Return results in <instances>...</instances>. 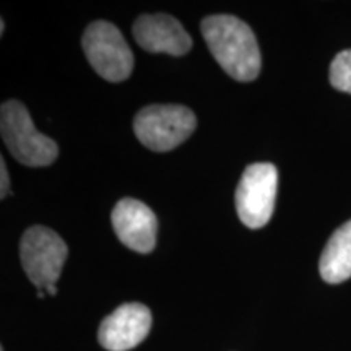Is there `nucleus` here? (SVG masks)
Here are the masks:
<instances>
[{"instance_id": "nucleus-1", "label": "nucleus", "mask_w": 351, "mask_h": 351, "mask_svg": "<svg viewBox=\"0 0 351 351\" xmlns=\"http://www.w3.org/2000/svg\"><path fill=\"white\" fill-rule=\"evenodd\" d=\"M202 34L215 60L238 82H252L262 60L251 26L232 15H212L202 20Z\"/></svg>"}, {"instance_id": "nucleus-2", "label": "nucleus", "mask_w": 351, "mask_h": 351, "mask_svg": "<svg viewBox=\"0 0 351 351\" xmlns=\"http://www.w3.org/2000/svg\"><path fill=\"white\" fill-rule=\"evenodd\" d=\"M0 134L8 152L25 166L43 168L56 161L59 147L34 127L28 109L20 101H5L0 109Z\"/></svg>"}, {"instance_id": "nucleus-3", "label": "nucleus", "mask_w": 351, "mask_h": 351, "mask_svg": "<svg viewBox=\"0 0 351 351\" xmlns=\"http://www.w3.org/2000/svg\"><path fill=\"white\" fill-rule=\"evenodd\" d=\"M195 127V114L179 104H152L134 119L135 135L153 152L174 150L191 137Z\"/></svg>"}, {"instance_id": "nucleus-4", "label": "nucleus", "mask_w": 351, "mask_h": 351, "mask_svg": "<svg viewBox=\"0 0 351 351\" xmlns=\"http://www.w3.org/2000/svg\"><path fill=\"white\" fill-rule=\"evenodd\" d=\"M82 47L91 67L108 82H124L134 70V54L119 29L98 20L85 29Z\"/></svg>"}, {"instance_id": "nucleus-5", "label": "nucleus", "mask_w": 351, "mask_h": 351, "mask_svg": "<svg viewBox=\"0 0 351 351\" xmlns=\"http://www.w3.org/2000/svg\"><path fill=\"white\" fill-rule=\"evenodd\" d=\"M69 249L56 231L46 226H32L20 243V258L29 282L39 289L56 285L62 274Z\"/></svg>"}, {"instance_id": "nucleus-6", "label": "nucleus", "mask_w": 351, "mask_h": 351, "mask_svg": "<svg viewBox=\"0 0 351 351\" xmlns=\"http://www.w3.org/2000/svg\"><path fill=\"white\" fill-rule=\"evenodd\" d=\"M278 171L271 163L247 166L236 191L238 217L251 230L263 228L275 210Z\"/></svg>"}, {"instance_id": "nucleus-7", "label": "nucleus", "mask_w": 351, "mask_h": 351, "mask_svg": "<svg viewBox=\"0 0 351 351\" xmlns=\"http://www.w3.org/2000/svg\"><path fill=\"white\" fill-rule=\"evenodd\" d=\"M150 328V309L140 302H127L101 322L98 340L109 351H129L147 339Z\"/></svg>"}, {"instance_id": "nucleus-8", "label": "nucleus", "mask_w": 351, "mask_h": 351, "mask_svg": "<svg viewBox=\"0 0 351 351\" xmlns=\"http://www.w3.org/2000/svg\"><path fill=\"white\" fill-rule=\"evenodd\" d=\"M111 221L119 241L132 251L148 254L156 245L158 219L150 207L135 199H122L112 210Z\"/></svg>"}, {"instance_id": "nucleus-9", "label": "nucleus", "mask_w": 351, "mask_h": 351, "mask_svg": "<svg viewBox=\"0 0 351 351\" xmlns=\"http://www.w3.org/2000/svg\"><path fill=\"white\" fill-rule=\"evenodd\" d=\"M132 33L138 46L148 52L184 56L192 49V39L184 26L165 13L138 16L132 26Z\"/></svg>"}, {"instance_id": "nucleus-10", "label": "nucleus", "mask_w": 351, "mask_h": 351, "mask_svg": "<svg viewBox=\"0 0 351 351\" xmlns=\"http://www.w3.org/2000/svg\"><path fill=\"white\" fill-rule=\"evenodd\" d=\"M324 282L337 285L351 278V219L328 239L319 262Z\"/></svg>"}, {"instance_id": "nucleus-11", "label": "nucleus", "mask_w": 351, "mask_h": 351, "mask_svg": "<svg viewBox=\"0 0 351 351\" xmlns=\"http://www.w3.org/2000/svg\"><path fill=\"white\" fill-rule=\"evenodd\" d=\"M330 83L335 90L351 95V49L340 52L332 60Z\"/></svg>"}, {"instance_id": "nucleus-12", "label": "nucleus", "mask_w": 351, "mask_h": 351, "mask_svg": "<svg viewBox=\"0 0 351 351\" xmlns=\"http://www.w3.org/2000/svg\"><path fill=\"white\" fill-rule=\"evenodd\" d=\"M7 195H10V178H8L5 160L0 158V197L5 199Z\"/></svg>"}, {"instance_id": "nucleus-13", "label": "nucleus", "mask_w": 351, "mask_h": 351, "mask_svg": "<svg viewBox=\"0 0 351 351\" xmlns=\"http://www.w3.org/2000/svg\"><path fill=\"white\" fill-rule=\"evenodd\" d=\"M46 293H49L51 296H56V295H57L56 285H51V287H47V288H46Z\"/></svg>"}, {"instance_id": "nucleus-14", "label": "nucleus", "mask_w": 351, "mask_h": 351, "mask_svg": "<svg viewBox=\"0 0 351 351\" xmlns=\"http://www.w3.org/2000/svg\"><path fill=\"white\" fill-rule=\"evenodd\" d=\"M3 32H5V21H0V34H3Z\"/></svg>"}, {"instance_id": "nucleus-15", "label": "nucleus", "mask_w": 351, "mask_h": 351, "mask_svg": "<svg viewBox=\"0 0 351 351\" xmlns=\"http://www.w3.org/2000/svg\"><path fill=\"white\" fill-rule=\"evenodd\" d=\"M38 298H39V300H43V298H44V291H43V289H39V291H38Z\"/></svg>"}, {"instance_id": "nucleus-16", "label": "nucleus", "mask_w": 351, "mask_h": 351, "mask_svg": "<svg viewBox=\"0 0 351 351\" xmlns=\"http://www.w3.org/2000/svg\"><path fill=\"white\" fill-rule=\"evenodd\" d=\"M0 351H3V348H0Z\"/></svg>"}]
</instances>
